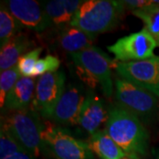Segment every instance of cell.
I'll list each match as a JSON object with an SVG mask.
<instances>
[{
    "label": "cell",
    "instance_id": "obj_8",
    "mask_svg": "<svg viewBox=\"0 0 159 159\" xmlns=\"http://www.w3.org/2000/svg\"><path fill=\"white\" fill-rule=\"evenodd\" d=\"M66 89V75L62 71L49 73L36 80L33 100L34 110L45 119H51Z\"/></svg>",
    "mask_w": 159,
    "mask_h": 159
},
{
    "label": "cell",
    "instance_id": "obj_20",
    "mask_svg": "<svg viewBox=\"0 0 159 159\" xmlns=\"http://www.w3.org/2000/svg\"><path fill=\"white\" fill-rule=\"evenodd\" d=\"M21 77V74L19 72L17 66L12 68L7 69L0 74V106L4 108L5 102L9 92L17 83V81Z\"/></svg>",
    "mask_w": 159,
    "mask_h": 159
},
{
    "label": "cell",
    "instance_id": "obj_26",
    "mask_svg": "<svg viewBox=\"0 0 159 159\" xmlns=\"http://www.w3.org/2000/svg\"><path fill=\"white\" fill-rule=\"evenodd\" d=\"M2 159H35L33 155L28 152L26 149H20L19 151L13 152V153L10 154L9 156H7L6 157Z\"/></svg>",
    "mask_w": 159,
    "mask_h": 159
},
{
    "label": "cell",
    "instance_id": "obj_22",
    "mask_svg": "<svg viewBox=\"0 0 159 159\" xmlns=\"http://www.w3.org/2000/svg\"><path fill=\"white\" fill-rule=\"evenodd\" d=\"M23 148L12 137L9 131L2 123L0 130V159L4 158L10 154L19 151Z\"/></svg>",
    "mask_w": 159,
    "mask_h": 159
},
{
    "label": "cell",
    "instance_id": "obj_1",
    "mask_svg": "<svg viewBox=\"0 0 159 159\" xmlns=\"http://www.w3.org/2000/svg\"><path fill=\"white\" fill-rule=\"evenodd\" d=\"M104 130L128 156L148 154L149 135L142 120L119 104L111 105Z\"/></svg>",
    "mask_w": 159,
    "mask_h": 159
},
{
    "label": "cell",
    "instance_id": "obj_6",
    "mask_svg": "<svg viewBox=\"0 0 159 159\" xmlns=\"http://www.w3.org/2000/svg\"><path fill=\"white\" fill-rule=\"evenodd\" d=\"M43 140L56 159H95L87 142L75 138L57 125L44 126Z\"/></svg>",
    "mask_w": 159,
    "mask_h": 159
},
{
    "label": "cell",
    "instance_id": "obj_4",
    "mask_svg": "<svg viewBox=\"0 0 159 159\" xmlns=\"http://www.w3.org/2000/svg\"><path fill=\"white\" fill-rule=\"evenodd\" d=\"M18 143L38 157L45 144L43 140L44 125L41 124L38 112L34 110L13 111L3 123Z\"/></svg>",
    "mask_w": 159,
    "mask_h": 159
},
{
    "label": "cell",
    "instance_id": "obj_7",
    "mask_svg": "<svg viewBox=\"0 0 159 159\" xmlns=\"http://www.w3.org/2000/svg\"><path fill=\"white\" fill-rule=\"evenodd\" d=\"M157 42L147 29L119 38L113 44L107 47L118 62L127 63L145 60L155 57Z\"/></svg>",
    "mask_w": 159,
    "mask_h": 159
},
{
    "label": "cell",
    "instance_id": "obj_16",
    "mask_svg": "<svg viewBox=\"0 0 159 159\" xmlns=\"http://www.w3.org/2000/svg\"><path fill=\"white\" fill-rule=\"evenodd\" d=\"M94 40L95 37L71 25L62 29L57 37L59 47L70 55L93 46Z\"/></svg>",
    "mask_w": 159,
    "mask_h": 159
},
{
    "label": "cell",
    "instance_id": "obj_12",
    "mask_svg": "<svg viewBox=\"0 0 159 159\" xmlns=\"http://www.w3.org/2000/svg\"><path fill=\"white\" fill-rule=\"evenodd\" d=\"M108 114L109 110L105 108L102 98L97 97L93 91H88L80 114L78 125L91 135L99 131L102 123H106Z\"/></svg>",
    "mask_w": 159,
    "mask_h": 159
},
{
    "label": "cell",
    "instance_id": "obj_11",
    "mask_svg": "<svg viewBox=\"0 0 159 159\" xmlns=\"http://www.w3.org/2000/svg\"><path fill=\"white\" fill-rule=\"evenodd\" d=\"M85 98L86 94L80 86L70 84L66 88L51 119L58 125H78Z\"/></svg>",
    "mask_w": 159,
    "mask_h": 159
},
{
    "label": "cell",
    "instance_id": "obj_25",
    "mask_svg": "<svg viewBox=\"0 0 159 159\" xmlns=\"http://www.w3.org/2000/svg\"><path fill=\"white\" fill-rule=\"evenodd\" d=\"M65 8L67 11L70 17L74 18V16L76 14V12L78 11L80 6L83 4V1H80V0H63Z\"/></svg>",
    "mask_w": 159,
    "mask_h": 159
},
{
    "label": "cell",
    "instance_id": "obj_9",
    "mask_svg": "<svg viewBox=\"0 0 159 159\" xmlns=\"http://www.w3.org/2000/svg\"><path fill=\"white\" fill-rule=\"evenodd\" d=\"M116 72L125 79L159 98V56L134 62H118Z\"/></svg>",
    "mask_w": 159,
    "mask_h": 159
},
{
    "label": "cell",
    "instance_id": "obj_2",
    "mask_svg": "<svg viewBox=\"0 0 159 159\" xmlns=\"http://www.w3.org/2000/svg\"><path fill=\"white\" fill-rule=\"evenodd\" d=\"M125 10L122 1H83L70 25L96 38L98 34L115 29L123 17Z\"/></svg>",
    "mask_w": 159,
    "mask_h": 159
},
{
    "label": "cell",
    "instance_id": "obj_13",
    "mask_svg": "<svg viewBox=\"0 0 159 159\" xmlns=\"http://www.w3.org/2000/svg\"><path fill=\"white\" fill-rule=\"evenodd\" d=\"M36 81L32 77L21 76L6 97L4 109L11 111L28 110L34 100Z\"/></svg>",
    "mask_w": 159,
    "mask_h": 159
},
{
    "label": "cell",
    "instance_id": "obj_18",
    "mask_svg": "<svg viewBox=\"0 0 159 159\" xmlns=\"http://www.w3.org/2000/svg\"><path fill=\"white\" fill-rule=\"evenodd\" d=\"M132 13L139 18L144 24V28L153 36L159 48V6L152 5L144 8L137 9Z\"/></svg>",
    "mask_w": 159,
    "mask_h": 159
},
{
    "label": "cell",
    "instance_id": "obj_28",
    "mask_svg": "<svg viewBox=\"0 0 159 159\" xmlns=\"http://www.w3.org/2000/svg\"><path fill=\"white\" fill-rule=\"evenodd\" d=\"M121 159H140V157H132V156H125V157H123V158Z\"/></svg>",
    "mask_w": 159,
    "mask_h": 159
},
{
    "label": "cell",
    "instance_id": "obj_23",
    "mask_svg": "<svg viewBox=\"0 0 159 159\" xmlns=\"http://www.w3.org/2000/svg\"><path fill=\"white\" fill-rule=\"evenodd\" d=\"M60 66L59 58L53 55H47L46 57L39 58L36 62L33 72V78L35 76H42L49 73L57 72Z\"/></svg>",
    "mask_w": 159,
    "mask_h": 159
},
{
    "label": "cell",
    "instance_id": "obj_27",
    "mask_svg": "<svg viewBox=\"0 0 159 159\" xmlns=\"http://www.w3.org/2000/svg\"><path fill=\"white\" fill-rule=\"evenodd\" d=\"M151 159H159V148L156 149L153 154V157Z\"/></svg>",
    "mask_w": 159,
    "mask_h": 159
},
{
    "label": "cell",
    "instance_id": "obj_3",
    "mask_svg": "<svg viewBox=\"0 0 159 159\" xmlns=\"http://www.w3.org/2000/svg\"><path fill=\"white\" fill-rule=\"evenodd\" d=\"M70 56L77 67L80 79L88 86L95 88L99 84L105 97L112 96L114 83L111 70L116 68L118 61L95 46Z\"/></svg>",
    "mask_w": 159,
    "mask_h": 159
},
{
    "label": "cell",
    "instance_id": "obj_21",
    "mask_svg": "<svg viewBox=\"0 0 159 159\" xmlns=\"http://www.w3.org/2000/svg\"><path fill=\"white\" fill-rule=\"evenodd\" d=\"M43 51L42 47H37L31 50L22 57L20 58L17 64V67L21 76L24 77H32L33 78V72L36 62L40 58V55Z\"/></svg>",
    "mask_w": 159,
    "mask_h": 159
},
{
    "label": "cell",
    "instance_id": "obj_17",
    "mask_svg": "<svg viewBox=\"0 0 159 159\" xmlns=\"http://www.w3.org/2000/svg\"><path fill=\"white\" fill-rule=\"evenodd\" d=\"M24 29L14 16L1 2L0 6V45L3 46L12 37L20 34Z\"/></svg>",
    "mask_w": 159,
    "mask_h": 159
},
{
    "label": "cell",
    "instance_id": "obj_24",
    "mask_svg": "<svg viewBox=\"0 0 159 159\" xmlns=\"http://www.w3.org/2000/svg\"><path fill=\"white\" fill-rule=\"evenodd\" d=\"M122 3L124 4L125 8L130 9L132 11L153 5L152 1H145V0H122Z\"/></svg>",
    "mask_w": 159,
    "mask_h": 159
},
{
    "label": "cell",
    "instance_id": "obj_15",
    "mask_svg": "<svg viewBox=\"0 0 159 159\" xmlns=\"http://www.w3.org/2000/svg\"><path fill=\"white\" fill-rule=\"evenodd\" d=\"M87 143L94 155L96 154L100 159H121L127 156L105 130L91 134Z\"/></svg>",
    "mask_w": 159,
    "mask_h": 159
},
{
    "label": "cell",
    "instance_id": "obj_5",
    "mask_svg": "<svg viewBox=\"0 0 159 159\" xmlns=\"http://www.w3.org/2000/svg\"><path fill=\"white\" fill-rule=\"evenodd\" d=\"M114 89L117 104L134 114L142 122L153 120L158 111V97L120 77L115 79Z\"/></svg>",
    "mask_w": 159,
    "mask_h": 159
},
{
    "label": "cell",
    "instance_id": "obj_19",
    "mask_svg": "<svg viewBox=\"0 0 159 159\" xmlns=\"http://www.w3.org/2000/svg\"><path fill=\"white\" fill-rule=\"evenodd\" d=\"M46 13L50 19L51 26L62 29L70 25L72 18L65 8L63 0H51L43 4Z\"/></svg>",
    "mask_w": 159,
    "mask_h": 159
},
{
    "label": "cell",
    "instance_id": "obj_14",
    "mask_svg": "<svg viewBox=\"0 0 159 159\" xmlns=\"http://www.w3.org/2000/svg\"><path fill=\"white\" fill-rule=\"evenodd\" d=\"M33 45L27 34L20 33L9 40L0 50V70L1 72L17 66L20 58L29 52Z\"/></svg>",
    "mask_w": 159,
    "mask_h": 159
},
{
    "label": "cell",
    "instance_id": "obj_10",
    "mask_svg": "<svg viewBox=\"0 0 159 159\" xmlns=\"http://www.w3.org/2000/svg\"><path fill=\"white\" fill-rule=\"evenodd\" d=\"M24 28L43 32L51 26L43 4L34 0H7L3 2Z\"/></svg>",
    "mask_w": 159,
    "mask_h": 159
}]
</instances>
